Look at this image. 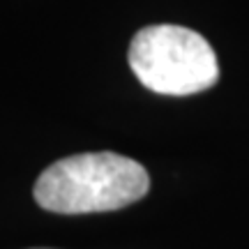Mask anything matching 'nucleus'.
Here are the masks:
<instances>
[{
	"mask_svg": "<svg viewBox=\"0 0 249 249\" xmlns=\"http://www.w3.org/2000/svg\"><path fill=\"white\" fill-rule=\"evenodd\" d=\"M129 67L143 86L157 95L185 97L213 88L219 62L213 46L185 26H145L129 44Z\"/></svg>",
	"mask_w": 249,
	"mask_h": 249,
	"instance_id": "obj_2",
	"label": "nucleus"
},
{
	"mask_svg": "<svg viewBox=\"0 0 249 249\" xmlns=\"http://www.w3.org/2000/svg\"><path fill=\"white\" fill-rule=\"evenodd\" d=\"M150 176L118 152H81L51 164L35 182L39 208L58 214L111 213L141 201Z\"/></svg>",
	"mask_w": 249,
	"mask_h": 249,
	"instance_id": "obj_1",
	"label": "nucleus"
}]
</instances>
